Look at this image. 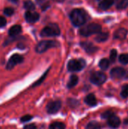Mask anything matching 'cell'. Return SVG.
Wrapping results in <instances>:
<instances>
[{"label": "cell", "instance_id": "6da1fadb", "mask_svg": "<svg viewBox=\"0 0 128 129\" xmlns=\"http://www.w3.org/2000/svg\"><path fill=\"white\" fill-rule=\"evenodd\" d=\"M70 19L74 26H81L87 22V20H88V15L84 10L76 8L72 10V11L71 12Z\"/></svg>", "mask_w": 128, "mask_h": 129}, {"label": "cell", "instance_id": "7a4b0ae2", "mask_svg": "<svg viewBox=\"0 0 128 129\" xmlns=\"http://www.w3.org/2000/svg\"><path fill=\"white\" fill-rule=\"evenodd\" d=\"M100 31H101V26L98 23H92L81 28L79 33L82 36H89L93 34L100 33Z\"/></svg>", "mask_w": 128, "mask_h": 129}, {"label": "cell", "instance_id": "3957f363", "mask_svg": "<svg viewBox=\"0 0 128 129\" xmlns=\"http://www.w3.org/2000/svg\"><path fill=\"white\" fill-rule=\"evenodd\" d=\"M60 46V43L57 41H53V40H45V41H41L40 42L36 48H35V51L36 52L41 54L43 53L45 51H46L48 49L51 48H56V47H59Z\"/></svg>", "mask_w": 128, "mask_h": 129}, {"label": "cell", "instance_id": "277c9868", "mask_svg": "<svg viewBox=\"0 0 128 129\" xmlns=\"http://www.w3.org/2000/svg\"><path fill=\"white\" fill-rule=\"evenodd\" d=\"M60 33V28L56 23H50L46 26L41 32V36H57Z\"/></svg>", "mask_w": 128, "mask_h": 129}, {"label": "cell", "instance_id": "5b68a950", "mask_svg": "<svg viewBox=\"0 0 128 129\" xmlns=\"http://www.w3.org/2000/svg\"><path fill=\"white\" fill-rule=\"evenodd\" d=\"M86 62L83 59H73L69 61L67 68L69 72H78L84 69Z\"/></svg>", "mask_w": 128, "mask_h": 129}, {"label": "cell", "instance_id": "8992f818", "mask_svg": "<svg viewBox=\"0 0 128 129\" xmlns=\"http://www.w3.org/2000/svg\"><path fill=\"white\" fill-rule=\"evenodd\" d=\"M90 81L96 85H101L106 81V76L103 72H94L91 75Z\"/></svg>", "mask_w": 128, "mask_h": 129}, {"label": "cell", "instance_id": "52a82bcc", "mask_svg": "<svg viewBox=\"0 0 128 129\" xmlns=\"http://www.w3.org/2000/svg\"><path fill=\"white\" fill-rule=\"evenodd\" d=\"M111 77L115 79H127L128 77V72L122 67H115L110 72Z\"/></svg>", "mask_w": 128, "mask_h": 129}, {"label": "cell", "instance_id": "ba28073f", "mask_svg": "<svg viewBox=\"0 0 128 129\" xmlns=\"http://www.w3.org/2000/svg\"><path fill=\"white\" fill-rule=\"evenodd\" d=\"M61 108V102L60 101H52L49 102L46 107L47 112L49 114L57 113Z\"/></svg>", "mask_w": 128, "mask_h": 129}, {"label": "cell", "instance_id": "9c48e42d", "mask_svg": "<svg viewBox=\"0 0 128 129\" xmlns=\"http://www.w3.org/2000/svg\"><path fill=\"white\" fill-rule=\"evenodd\" d=\"M23 60V57L17 54H15L14 55H12L11 57V58L9 59L8 64H7V69L8 70H11L12 68H14L17 64L22 63Z\"/></svg>", "mask_w": 128, "mask_h": 129}, {"label": "cell", "instance_id": "30bf717a", "mask_svg": "<svg viewBox=\"0 0 128 129\" xmlns=\"http://www.w3.org/2000/svg\"><path fill=\"white\" fill-rule=\"evenodd\" d=\"M81 45L84 48V50L87 53H88V54H94V53H95L98 50V48L97 46H95L91 42H81Z\"/></svg>", "mask_w": 128, "mask_h": 129}, {"label": "cell", "instance_id": "8fae6325", "mask_svg": "<svg viewBox=\"0 0 128 129\" xmlns=\"http://www.w3.org/2000/svg\"><path fill=\"white\" fill-rule=\"evenodd\" d=\"M108 125L112 128H117L121 125V120H120V119L117 116H115V114H113V115H112L108 119Z\"/></svg>", "mask_w": 128, "mask_h": 129}, {"label": "cell", "instance_id": "7c38bea8", "mask_svg": "<svg viewBox=\"0 0 128 129\" xmlns=\"http://www.w3.org/2000/svg\"><path fill=\"white\" fill-rule=\"evenodd\" d=\"M25 19L28 23H32L38 20L39 19V14L36 12H31V11H26L25 14Z\"/></svg>", "mask_w": 128, "mask_h": 129}, {"label": "cell", "instance_id": "4fadbf2b", "mask_svg": "<svg viewBox=\"0 0 128 129\" xmlns=\"http://www.w3.org/2000/svg\"><path fill=\"white\" fill-rule=\"evenodd\" d=\"M128 31L124 28H120L117 29L114 33V38L117 39H124L127 35Z\"/></svg>", "mask_w": 128, "mask_h": 129}, {"label": "cell", "instance_id": "5bb4252c", "mask_svg": "<svg viewBox=\"0 0 128 129\" xmlns=\"http://www.w3.org/2000/svg\"><path fill=\"white\" fill-rule=\"evenodd\" d=\"M116 0H103L99 4V8L102 10H107L110 8Z\"/></svg>", "mask_w": 128, "mask_h": 129}, {"label": "cell", "instance_id": "9a60e30c", "mask_svg": "<svg viewBox=\"0 0 128 129\" xmlns=\"http://www.w3.org/2000/svg\"><path fill=\"white\" fill-rule=\"evenodd\" d=\"M84 102L91 106V107H94L97 105V99H96V97L94 96V94H88L85 98H84Z\"/></svg>", "mask_w": 128, "mask_h": 129}, {"label": "cell", "instance_id": "2e32d148", "mask_svg": "<svg viewBox=\"0 0 128 129\" xmlns=\"http://www.w3.org/2000/svg\"><path fill=\"white\" fill-rule=\"evenodd\" d=\"M21 30H22V28L20 25H14L10 28L8 31V34L10 36H15L18 35L19 33H20Z\"/></svg>", "mask_w": 128, "mask_h": 129}, {"label": "cell", "instance_id": "e0dca14e", "mask_svg": "<svg viewBox=\"0 0 128 129\" xmlns=\"http://www.w3.org/2000/svg\"><path fill=\"white\" fill-rule=\"evenodd\" d=\"M109 34L108 33H100L95 37V40L98 42H103L108 39Z\"/></svg>", "mask_w": 128, "mask_h": 129}, {"label": "cell", "instance_id": "ac0fdd59", "mask_svg": "<svg viewBox=\"0 0 128 129\" xmlns=\"http://www.w3.org/2000/svg\"><path fill=\"white\" fill-rule=\"evenodd\" d=\"M78 82V78L77 76L75 75H72L70 79H69V82L67 83V87L69 88H72L73 87H75Z\"/></svg>", "mask_w": 128, "mask_h": 129}, {"label": "cell", "instance_id": "d6986e66", "mask_svg": "<svg viewBox=\"0 0 128 129\" xmlns=\"http://www.w3.org/2000/svg\"><path fill=\"white\" fill-rule=\"evenodd\" d=\"M99 66L103 70H106L109 67V60L106 58H103L100 61Z\"/></svg>", "mask_w": 128, "mask_h": 129}, {"label": "cell", "instance_id": "ffe728a7", "mask_svg": "<svg viewBox=\"0 0 128 129\" xmlns=\"http://www.w3.org/2000/svg\"><path fill=\"white\" fill-rule=\"evenodd\" d=\"M66 126L62 122H53L52 124H51V125L49 126V129H65Z\"/></svg>", "mask_w": 128, "mask_h": 129}, {"label": "cell", "instance_id": "44dd1931", "mask_svg": "<svg viewBox=\"0 0 128 129\" xmlns=\"http://www.w3.org/2000/svg\"><path fill=\"white\" fill-rule=\"evenodd\" d=\"M87 129H101V126L100 125V123H98L97 122L93 121L89 122L87 126H86Z\"/></svg>", "mask_w": 128, "mask_h": 129}, {"label": "cell", "instance_id": "7402d4cb", "mask_svg": "<svg viewBox=\"0 0 128 129\" xmlns=\"http://www.w3.org/2000/svg\"><path fill=\"white\" fill-rule=\"evenodd\" d=\"M24 8L26 9V10H28V11H32V10H34L35 9V5H34V3L32 2V1H30V0H26L25 2H24Z\"/></svg>", "mask_w": 128, "mask_h": 129}, {"label": "cell", "instance_id": "603a6c76", "mask_svg": "<svg viewBox=\"0 0 128 129\" xmlns=\"http://www.w3.org/2000/svg\"><path fill=\"white\" fill-rule=\"evenodd\" d=\"M128 6V0H121L118 5H117V8L118 10H123L127 8Z\"/></svg>", "mask_w": 128, "mask_h": 129}, {"label": "cell", "instance_id": "cb8c5ba5", "mask_svg": "<svg viewBox=\"0 0 128 129\" xmlns=\"http://www.w3.org/2000/svg\"><path fill=\"white\" fill-rule=\"evenodd\" d=\"M121 96L124 99L128 98V85H123L122 89H121Z\"/></svg>", "mask_w": 128, "mask_h": 129}, {"label": "cell", "instance_id": "d4e9b609", "mask_svg": "<svg viewBox=\"0 0 128 129\" xmlns=\"http://www.w3.org/2000/svg\"><path fill=\"white\" fill-rule=\"evenodd\" d=\"M119 62L122 64H127L128 63V54H122L119 56Z\"/></svg>", "mask_w": 128, "mask_h": 129}, {"label": "cell", "instance_id": "484cf974", "mask_svg": "<svg viewBox=\"0 0 128 129\" xmlns=\"http://www.w3.org/2000/svg\"><path fill=\"white\" fill-rule=\"evenodd\" d=\"M117 57V51L115 49H112L110 52V60L111 62H115Z\"/></svg>", "mask_w": 128, "mask_h": 129}, {"label": "cell", "instance_id": "4316f807", "mask_svg": "<svg viewBox=\"0 0 128 129\" xmlns=\"http://www.w3.org/2000/svg\"><path fill=\"white\" fill-rule=\"evenodd\" d=\"M114 113L112 112V111H110V110H107V111H106V112H104L103 113H102V115H101V117L103 118V119H109L112 115H113Z\"/></svg>", "mask_w": 128, "mask_h": 129}, {"label": "cell", "instance_id": "83f0119b", "mask_svg": "<svg viewBox=\"0 0 128 129\" xmlns=\"http://www.w3.org/2000/svg\"><path fill=\"white\" fill-rule=\"evenodd\" d=\"M4 13L7 16H11L14 14V9L11 8H6L4 9Z\"/></svg>", "mask_w": 128, "mask_h": 129}, {"label": "cell", "instance_id": "f1b7e54d", "mask_svg": "<svg viewBox=\"0 0 128 129\" xmlns=\"http://www.w3.org/2000/svg\"><path fill=\"white\" fill-rule=\"evenodd\" d=\"M32 119V116H30V115H26V116H23V117L21 118L20 121H21L22 122H26L31 120Z\"/></svg>", "mask_w": 128, "mask_h": 129}, {"label": "cell", "instance_id": "f546056e", "mask_svg": "<svg viewBox=\"0 0 128 129\" xmlns=\"http://www.w3.org/2000/svg\"><path fill=\"white\" fill-rule=\"evenodd\" d=\"M48 72V71H47V72H46V73H45L44 74V76H42V77H41V79H39L38 81V82H35V84L33 85V87H34V86H36V85H39L40 83H41L42 80H44V79L45 78V76H46V75H47Z\"/></svg>", "mask_w": 128, "mask_h": 129}, {"label": "cell", "instance_id": "4dcf8cb0", "mask_svg": "<svg viewBox=\"0 0 128 129\" xmlns=\"http://www.w3.org/2000/svg\"><path fill=\"white\" fill-rule=\"evenodd\" d=\"M5 24H6V20H5V18L3 17H2V16H0V27L5 26Z\"/></svg>", "mask_w": 128, "mask_h": 129}, {"label": "cell", "instance_id": "1f68e13d", "mask_svg": "<svg viewBox=\"0 0 128 129\" xmlns=\"http://www.w3.org/2000/svg\"><path fill=\"white\" fill-rule=\"evenodd\" d=\"M23 129H37V128L34 124H30V125H27L24 126Z\"/></svg>", "mask_w": 128, "mask_h": 129}, {"label": "cell", "instance_id": "d6a6232c", "mask_svg": "<svg viewBox=\"0 0 128 129\" xmlns=\"http://www.w3.org/2000/svg\"><path fill=\"white\" fill-rule=\"evenodd\" d=\"M47 0H36V2L38 3V4H42L43 3V5H44V3L46 2Z\"/></svg>", "mask_w": 128, "mask_h": 129}, {"label": "cell", "instance_id": "836d02e7", "mask_svg": "<svg viewBox=\"0 0 128 129\" xmlns=\"http://www.w3.org/2000/svg\"><path fill=\"white\" fill-rule=\"evenodd\" d=\"M9 1H11V2H14V3H16V2H17L19 0H9Z\"/></svg>", "mask_w": 128, "mask_h": 129}, {"label": "cell", "instance_id": "e575fe53", "mask_svg": "<svg viewBox=\"0 0 128 129\" xmlns=\"http://www.w3.org/2000/svg\"><path fill=\"white\" fill-rule=\"evenodd\" d=\"M124 123L125 125H128V119H125V120H124Z\"/></svg>", "mask_w": 128, "mask_h": 129}]
</instances>
